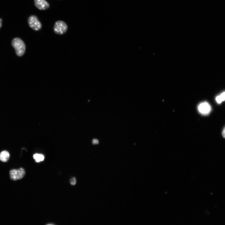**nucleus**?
<instances>
[{
    "instance_id": "4468645a",
    "label": "nucleus",
    "mask_w": 225,
    "mask_h": 225,
    "mask_svg": "<svg viewBox=\"0 0 225 225\" xmlns=\"http://www.w3.org/2000/svg\"><path fill=\"white\" fill-rule=\"evenodd\" d=\"M47 225H54L52 224H47Z\"/></svg>"
},
{
    "instance_id": "39448f33",
    "label": "nucleus",
    "mask_w": 225,
    "mask_h": 225,
    "mask_svg": "<svg viewBox=\"0 0 225 225\" xmlns=\"http://www.w3.org/2000/svg\"><path fill=\"white\" fill-rule=\"evenodd\" d=\"M199 112L202 114L207 115L210 112L211 107L209 104L206 102L200 103L198 107Z\"/></svg>"
},
{
    "instance_id": "1a4fd4ad",
    "label": "nucleus",
    "mask_w": 225,
    "mask_h": 225,
    "mask_svg": "<svg viewBox=\"0 0 225 225\" xmlns=\"http://www.w3.org/2000/svg\"><path fill=\"white\" fill-rule=\"evenodd\" d=\"M225 92L221 93L220 95L217 96L216 98V100L218 103H221L222 101H224L225 99Z\"/></svg>"
},
{
    "instance_id": "0eeeda50",
    "label": "nucleus",
    "mask_w": 225,
    "mask_h": 225,
    "mask_svg": "<svg viewBox=\"0 0 225 225\" xmlns=\"http://www.w3.org/2000/svg\"><path fill=\"white\" fill-rule=\"evenodd\" d=\"M10 157L9 152L6 151H3L0 153V160L2 162H7Z\"/></svg>"
},
{
    "instance_id": "6e6552de",
    "label": "nucleus",
    "mask_w": 225,
    "mask_h": 225,
    "mask_svg": "<svg viewBox=\"0 0 225 225\" xmlns=\"http://www.w3.org/2000/svg\"><path fill=\"white\" fill-rule=\"evenodd\" d=\"M33 158L37 162H39L44 160V157L41 154L36 153L33 155Z\"/></svg>"
},
{
    "instance_id": "423d86ee",
    "label": "nucleus",
    "mask_w": 225,
    "mask_h": 225,
    "mask_svg": "<svg viewBox=\"0 0 225 225\" xmlns=\"http://www.w3.org/2000/svg\"><path fill=\"white\" fill-rule=\"evenodd\" d=\"M35 6L40 10H45L49 8V3L46 0H34Z\"/></svg>"
},
{
    "instance_id": "9d476101",
    "label": "nucleus",
    "mask_w": 225,
    "mask_h": 225,
    "mask_svg": "<svg viewBox=\"0 0 225 225\" xmlns=\"http://www.w3.org/2000/svg\"><path fill=\"white\" fill-rule=\"evenodd\" d=\"M76 182V180L75 178L73 177L70 180V184L72 185H75Z\"/></svg>"
},
{
    "instance_id": "9b49d317",
    "label": "nucleus",
    "mask_w": 225,
    "mask_h": 225,
    "mask_svg": "<svg viewBox=\"0 0 225 225\" xmlns=\"http://www.w3.org/2000/svg\"><path fill=\"white\" fill-rule=\"evenodd\" d=\"M99 142L98 139H93L92 140V143L93 144H96L98 143Z\"/></svg>"
},
{
    "instance_id": "f257e3e1",
    "label": "nucleus",
    "mask_w": 225,
    "mask_h": 225,
    "mask_svg": "<svg viewBox=\"0 0 225 225\" xmlns=\"http://www.w3.org/2000/svg\"><path fill=\"white\" fill-rule=\"evenodd\" d=\"M12 45L15 49L17 56H22L24 54L26 47L24 42L21 39L18 38H14L12 41Z\"/></svg>"
},
{
    "instance_id": "ddd939ff",
    "label": "nucleus",
    "mask_w": 225,
    "mask_h": 225,
    "mask_svg": "<svg viewBox=\"0 0 225 225\" xmlns=\"http://www.w3.org/2000/svg\"><path fill=\"white\" fill-rule=\"evenodd\" d=\"M2 18H0V28L2 26Z\"/></svg>"
},
{
    "instance_id": "f8f14e48",
    "label": "nucleus",
    "mask_w": 225,
    "mask_h": 225,
    "mask_svg": "<svg viewBox=\"0 0 225 225\" xmlns=\"http://www.w3.org/2000/svg\"><path fill=\"white\" fill-rule=\"evenodd\" d=\"M225 128H224V129L222 131V135L224 138H225Z\"/></svg>"
},
{
    "instance_id": "7ed1b4c3",
    "label": "nucleus",
    "mask_w": 225,
    "mask_h": 225,
    "mask_svg": "<svg viewBox=\"0 0 225 225\" xmlns=\"http://www.w3.org/2000/svg\"><path fill=\"white\" fill-rule=\"evenodd\" d=\"M25 174V170L22 168H20L18 169H12L9 172L10 179L13 181L22 178L24 177Z\"/></svg>"
},
{
    "instance_id": "f03ea898",
    "label": "nucleus",
    "mask_w": 225,
    "mask_h": 225,
    "mask_svg": "<svg viewBox=\"0 0 225 225\" xmlns=\"http://www.w3.org/2000/svg\"><path fill=\"white\" fill-rule=\"evenodd\" d=\"M68 28V25L65 22L62 20H58L54 24L53 30L56 33L62 35L67 32Z\"/></svg>"
},
{
    "instance_id": "20e7f679",
    "label": "nucleus",
    "mask_w": 225,
    "mask_h": 225,
    "mask_svg": "<svg viewBox=\"0 0 225 225\" xmlns=\"http://www.w3.org/2000/svg\"><path fill=\"white\" fill-rule=\"evenodd\" d=\"M28 23L32 29L38 31L42 28V24L37 17L35 15L30 16L28 19Z\"/></svg>"
}]
</instances>
